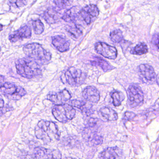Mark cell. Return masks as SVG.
Masks as SVG:
<instances>
[{"instance_id": "cell-1", "label": "cell", "mask_w": 159, "mask_h": 159, "mask_svg": "<svg viewBox=\"0 0 159 159\" xmlns=\"http://www.w3.org/2000/svg\"><path fill=\"white\" fill-rule=\"evenodd\" d=\"M37 139L45 143L59 140L60 133L58 126L55 122L48 120H41L37 123L35 129Z\"/></svg>"}, {"instance_id": "cell-2", "label": "cell", "mask_w": 159, "mask_h": 159, "mask_svg": "<svg viewBox=\"0 0 159 159\" xmlns=\"http://www.w3.org/2000/svg\"><path fill=\"white\" fill-rule=\"evenodd\" d=\"M17 72L22 77L32 79L41 75L42 70L37 62L30 59H20L16 61Z\"/></svg>"}, {"instance_id": "cell-3", "label": "cell", "mask_w": 159, "mask_h": 159, "mask_svg": "<svg viewBox=\"0 0 159 159\" xmlns=\"http://www.w3.org/2000/svg\"><path fill=\"white\" fill-rule=\"evenodd\" d=\"M23 50L27 57L35 61L47 62L49 61L51 59V53L43 48L40 44L37 43L26 45L23 47Z\"/></svg>"}, {"instance_id": "cell-4", "label": "cell", "mask_w": 159, "mask_h": 159, "mask_svg": "<svg viewBox=\"0 0 159 159\" xmlns=\"http://www.w3.org/2000/svg\"><path fill=\"white\" fill-rule=\"evenodd\" d=\"M87 75L85 73L75 67L68 68L63 76L62 80L72 87H78L85 82Z\"/></svg>"}, {"instance_id": "cell-5", "label": "cell", "mask_w": 159, "mask_h": 159, "mask_svg": "<svg viewBox=\"0 0 159 159\" xmlns=\"http://www.w3.org/2000/svg\"><path fill=\"white\" fill-rule=\"evenodd\" d=\"M52 114L57 120L62 123H66L74 118L75 108L69 104L55 105L52 109Z\"/></svg>"}, {"instance_id": "cell-6", "label": "cell", "mask_w": 159, "mask_h": 159, "mask_svg": "<svg viewBox=\"0 0 159 159\" xmlns=\"http://www.w3.org/2000/svg\"><path fill=\"white\" fill-rule=\"evenodd\" d=\"M23 88L17 86L14 83L6 82L0 86V94L3 95L7 99L17 101L26 94Z\"/></svg>"}, {"instance_id": "cell-7", "label": "cell", "mask_w": 159, "mask_h": 159, "mask_svg": "<svg viewBox=\"0 0 159 159\" xmlns=\"http://www.w3.org/2000/svg\"><path fill=\"white\" fill-rule=\"evenodd\" d=\"M128 96L129 103L132 107H137L143 102V92L141 87L137 84H132L129 87Z\"/></svg>"}, {"instance_id": "cell-8", "label": "cell", "mask_w": 159, "mask_h": 159, "mask_svg": "<svg viewBox=\"0 0 159 159\" xmlns=\"http://www.w3.org/2000/svg\"><path fill=\"white\" fill-rule=\"evenodd\" d=\"M94 127H88L83 132V139L86 143L90 147H96L101 145L103 143V137L98 133Z\"/></svg>"}, {"instance_id": "cell-9", "label": "cell", "mask_w": 159, "mask_h": 159, "mask_svg": "<svg viewBox=\"0 0 159 159\" xmlns=\"http://www.w3.org/2000/svg\"><path fill=\"white\" fill-rule=\"evenodd\" d=\"M35 159H61L62 154L58 149H50L43 147L36 148L34 149Z\"/></svg>"}, {"instance_id": "cell-10", "label": "cell", "mask_w": 159, "mask_h": 159, "mask_svg": "<svg viewBox=\"0 0 159 159\" xmlns=\"http://www.w3.org/2000/svg\"><path fill=\"white\" fill-rule=\"evenodd\" d=\"M99 13L100 11L97 6L89 5L81 9L79 12V17H81L86 24H90L98 17Z\"/></svg>"}, {"instance_id": "cell-11", "label": "cell", "mask_w": 159, "mask_h": 159, "mask_svg": "<svg viewBox=\"0 0 159 159\" xmlns=\"http://www.w3.org/2000/svg\"><path fill=\"white\" fill-rule=\"evenodd\" d=\"M96 52L104 57L115 60L117 57V50L115 47L103 42H98L95 45Z\"/></svg>"}, {"instance_id": "cell-12", "label": "cell", "mask_w": 159, "mask_h": 159, "mask_svg": "<svg viewBox=\"0 0 159 159\" xmlns=\"http://www.w3.org/2000/svg\"><path fill=\"white\" fill-rule=\"evenodd\" d=\"M71 97V93L66 89L59 92L49 93L47 96L48 99L56 105L65 103Z\"/></svg>"}, {"instance_id": "cell-13", "label": "cell", "mask_w": 159, "mask_h": 159, "mask_svg": "<svg viewBox=\"0 0 159 159\" xmlns=\"http://www.w3.org/2000/svg\"><path fill=\"white\" fill-rule=\"evenodd\" d=\"M31 36V30L28 26H23L18 30L10 34L9 40L11 43H14L24 38H29Z\"/></svg>"}, {"instance_id": "cell-14", "label": "cell", "mask_w": 159, "mask_h": 159, "mask_svg": "<svg viewBox=\"0 0 159 159\" xmlns=\"http://www.w3.org/2000/svg\"><path fill=\"white\" fill-rule=\"evenodd\" d=\"M82 96L86 101L90 102L97 103L100 101V92L93 86H88L85 88L82 93Z\"/></svg>"}, {"instance_id": "cell-15", "label": "cell", "mask_w": 159, "mask_h": 159, "mask_svg": "<svg viewBox=\"0 0 159 159\" xmlns=\"http://www.w3.org/2000/svg\"><path fill=\"white\" fill-rule=\"evenodd\" d=\"M141 76L145 80L154 81L156 79V74L153 67L148 64H142L138 67Z\"/></svg>"}, {"instance_id": "cell-16", "label": "cell", "mask_w": 159, "mask_h": 159, "mask_svg": "<svg viewBox=\"0 0 159 159\" xmlns=\"http://www.w3.org/2000/svg\"><path fill=\"white\" fill-rule=\"evenodd\" d=\"M70 103L73 107L77 108L85 115L89 116L93 114L92 105L85 101L74 100L70 101Z\"/></svg>"}, {"instance_id": "cell-17", "label": "cell", "mask_w": 159, "mask_h": 159, "mask_svg": "<svg viewBox=\"0 0 159 159\" xmlns=\"http://www.w3.org/2000/svg\"><path fill=\"white\" fill-rule=\"evenodd\" d=\"M122 156V151L118 147L108 148L102 151L99 159H119Z\"/></svg>"}, {"instance_id": "cell-18", "label": "cell", "mask_w": 159, "mask_h": 159, "mask_svg": "<svg viewBox=\"0 0 159 159\" xmlns=\"http://www.w3.org/2000/svg\"><path fill=\"white\" fill-rule=\"evenodd\" d=\"M52 43L61 52H66L70 48V43L69 41L60 35L52 37Z\"/></svg>"}, {"instance_id": "cell-19", "label": "cell", "mask_w": 159, "mask_h": 159, "mask_svg": "<svg viewBox=\"0 0 159 159\" xmlns=\"http://www.w3.org/2000/svg\"><path fill=\"white\" fill-rule=\"evenodd\" d=\"M60 13L55 7L48 8L44 14L45 20L49 24L57 23L61 17Z\"/></svg>"}, {"instance_id": "cell-20", "label": "cell", "mask_w": 159, "mask_h": 159, "mask_svg": "<svg viewBox=\"0 0 159 159\" xmlns=\"http://www.w3.org/2000/svg\"><path fill=\"white\" fill-rule=\"evenodd\" d=\"M81 9L77 6L73 7L66 10L61 18L67 22H73L79 17V12Z\"/></svg>"}, {"instance_id": "cell-21", "label": "cell", "mask_w": 159, "mask_h": 159, "mask_svg": "<svg viewBox=\"0 0 159 159\" xmlns=\"http://www.w3.org/2000/svg\"><path fill=\"white\" fill-rule=\"evenodd\" d=\"M99 115L104 120L106 121H115L118 119L116 112L108 107H103L101 108L99 111Z\"/></svg>"}, {"instance_id": "cell-22", "label": "cell", "mask_w": 159, "mask_h": 159, "mask_svg": "<svg viewBox=\"0 0 159 159\" xmlns=\"http://www.w3.org/2000/svg\"><path fill=\"white\" fill-rule=\"evenodd\" d=\"M91 62L93 66L101 67L103 70L105 72L110 71L115 69L113 66L109 64L106 61L98 57H94Z\"/></svg>"}, {"instance_id": "cell-23", "label": "cell", "mask_w": 159, "mask_h": 159, "mask_svg": "<svg viewBox=\"0 0 159 159\" xmlns=\"http://www.w3.org/2000/svg\"><path fill=\"white\" fill-rule=\"evenodd\" d=\"M113 104L115 107L119 106L125 99L124 93L119 91L114 90L111 93Z\"/></svg>"}, {"instance_id": "cell-24", "label": "cell", "mask_w": 159, "mask_h": 159, "mask_svg": "<svg viewBox=\"0 0 159 159\" xmlns=\"http://www.w3.org/2000/svg\"><path fill=\"white\" fill-rule=\"evenodd\" d=\"M66 31L75 38H78L82 34V29L80 25H73L67 26Z\"/></svg>"}, {"instance_id": "cell-25", "label": "cell", "mask_w": 159, "mask_h": 159, "mask_svg": "<svg viewBox=\"0 0 159 159\" xmlns=\"http://www.w3.org/2000/svg\"><path fill=\"white\" fill-rule=\"evenodd\" d=\"M148 52V48L145 43H140L133 48L130 51V53L133 55H143Z\"/></svg>"}, {"instance_id": "cell-26", "label": "cell", "mask_w": 159, "mask_h": 159, "mask_svg": "<svg viewBox=\"0 0 159 159\" xmlns=\"http://www.w3.org/2000/svg\"><path fill=\"white\" fill-rule=\"evenodd\" d=\"M110 35L111 40L114 43H121L123 40V34L120 30H116L113 31L110 33Z\"/></svg>"}, {"instance_id": "cell-27", "label": "cell", "mask_w": 159, "mask_h": 159, "mask_svg": "<svg viewBox=\"0 0 159 159\" xmlns=\"http://www.w3.org/2000/svg\"><path fill=\"white\" fill-rule=\"evenodd\" d=\"M32 26L35 34L39 35L43 33L44 30V26L40 20L37 19L34 20L32 22Z\"/></svg>"}, {"instance_id": "cell-28", "label": "cell", "mask_w": 159, "mask_h": 159, "mask_svg": "<svg viewBox=\"0 0 159 159\" xmlns=\"http://www.w3.org/2000/svg\"><path fill=\"white\" fill-rule=\"evenodd\" d=\"M72 0H54V2L58 8L64 9L70 6Z\"/></svg>"}, {"instance_id": "cell-29", "label": "cell", "mask_w": 159, "mask_h": 159, "mask_svg": "<svg viewBox=\"0 0 159 159\" xmlns=\"http://www.w3.org/2000/svg\"><path fill=\"white\" fill-rule=\"evenodd\" d=\"M135 116H136V115L133 112L128 111V112H125L123 119L125 121H128V120L133 119L135 117Z\"/></svg>"}, {"instance_id": "cell-30", "label": "cell", "mask_w": 159, "mask_h": 159, "mask_svg": "<svg viewBox=\"0 0 159 159\" xmlns=\"http://www.w3.org/2000/svg\"><path fill=\"white\" fill-rule=\"evenodd\" d=\"M151 43H152L153 44L156 46L157 48V49H158L159 48V35L158 34H156L153 35V38H152V41Z\"/></svg>"}, {"instance_id": "cell-31", "label": "cell", "mask_w": 159, "mask_h": 159, "mask_svg": "<svg viewBox=\"0 0 159 159\" xmlns=\"http://www.w3.org/2000/svg\"><path fill=\"white\" fill-rule=\"evenodd\" d=\"M11 2L15 3L16 6L18 7L24 6L27 4L26 0H14Z\"/></svg>"}, {"instance_id": "cell-32", "label": "cell", "mask_w": 159, "mask_h": 159, "mask_svg": "<svg viewBox=\"0 0 159 159\" xmlns=\"http://www.w3.org/2000/svg\"><path fill=\"white\" fill-rule=\"evenodd\" d=\"M4 101L3 100L0 94V109L4 107Z\"/></svg>"}, {"instance_id": "cell-33", "label": "cell", "mask_w": 159, "mask_h": 159, "mask_svg": "<svg viewBox=\"0 0 159 159\" xmlns=\"http://www.w3.org/2000/svg\"><path fill=\"white\" fill-rule=\"evenodd\" d=\"M3 28V25H2V24H0V32L2 31V30Z\"/></svg>"}, {"instance_id": "cell-34", "label": "cell", "mask_w": 159, "mask_h": 159, "mask_svg": "<svg viewBox=\"0 0 159 159\" xmlns=\"http://www.w3.org/2000/svg\"><path fill=\"white\" fill-rule=\"evenodd\" d=\"M64 159H76L73 158H72V157H67V158H65Z\"/></svg>"}]
</instances>
